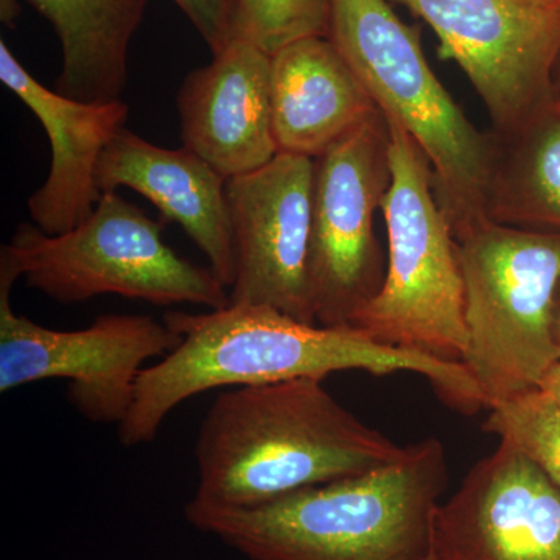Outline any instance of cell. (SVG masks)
Masks as SVG:
<instances>
[{"mask_svg":"<svg viewBox=\"0 0 560 560\" xmlns=\"http://www.w3.org/2000/svg\"><path fill=\"white\" fill-rule=\"evenodd\" d=\"M165 324L180 335L178 348L140 372L135 400L117 427L124 447L156 440L178 405L217 388H242L324 378L342 371L372 375L411 372L429 381L452 410L486 408L463 363L389 348L352 327H326L261 305H228L206 313L168 312Z\"/></svg>","mask_w":560,"mask_h":560,"instance_id":"6da1fadb","label":"cell"},{"mask_svg":"<svg viewBox=\"0 0 560 560\" xmlns=\"http://www.w3.org/2000/svg\"><path fill=\"white\" fill-rule=\"evenodd\" d=\"M447 486V452L430 436L366 474L248 510L191 499L184 517L249 560H429Z\"/></svg>","mask_w":560,"mask_h":560,"instance_id":"7a4b0ae2","label":"cell"},{"mask_svg":"<svg viewBox=\"0 0 560 560\" xmlns=\"http://www.w3.org/2000/svg\"><path fill=\"white\" fill-rule=\"evenodd\" d=\"M404 452L346 410L320 378L231 388L213 401L198 431L191 499L248 510L366 474Z\"/></svg>","mask_w":560,"mask_h":560,"instance_id":"3957f363","label":"cell"},{"mask_svg":"<svg viewBox=\"0 0 560 560\" xmlns=\"http://www.w3.org/2000/svg\"><path fill=\"white\" fill-rule=\"evenodd\" d=\"M386 119L425 151L453 234L486 217L492 140L434 75L418 28L389 0H331L329 36Z\"/></svg>","mask_w":560,"mask_h":560,"instance_id":"277c9868","label":"cell"},{"mask_svg":"<svg viewBox=\"0 0 560 560\" xmlns=\"http://www.w3.org/2000/svg\"><path fill=\"white\" fill-rule=\"evenodd\" d=\"M453 237L467 330L460 363L492 408L540 388L560 361L555 338L560 232L485 220Z\"/></svg>","mask_w":560,"mask_h":560,"instance_id":"5b68a950","label":"cell"},{"mask_svg":"<svg viewBox=\"0 0 560 560\" xmlns=\"http://www.w3.org/2000/svg\"><path fill=\"white\" fill-rule=\"evenodd\" d=\"M388 120L393 179L385 202L382 290L349 327L389 348L460 363L467 348L464 279L425 151Z\"/></svg>","mask_w":560,"mask_h":560,"instance_id":"8992f818","label":"cell"},{"mask_svg":"<svg viewBox=\"0 0 560 560\" xmlns=\"http://www.w3.org/2000/svg\"><path fill=\"white\" fill-rule=\"evenodd\" d=\"M0 271L61 304L119 294L153 305H230L215 272L179 256L162 224L117 191L103 194L90 219L65 234L20 224L0 249Z\"/></svg>","mask_w":560,"mask_h":560,"instance_id":"52a82bcc","label":"cell"},{"mask_svg":"<svg viewBox=\"0 0 560 560\" xmlns=\"http://www.w3.org/2000/svg\"><path fill=\"white\" fill-rule=\"evenodd\" d=\"M390 179L389 124L382 110L315 160L311 275L320 326L349 327L382 290L386 257L375 215Z\"/></svg>","mask_w":560,"mask_h":560,"instance_id":"ba28073f","label":"cell"},{"mask_svg":"<svg viewBox=\"0 0 560 560\" xmlns=\"http://www.w3.org/2000/svg\"><path fill=\"white\" fill-rule=\"evenodd\" d=\"M16 279L0 271V393L49 378L69 382L68 400L92 423L119 427L143 364L178 348L180 335L147 315L106 313L80 330H54L11 307Z\"/></svg>","mask_w":560,"mask_h":560,"instance_id":"9c48e42d","label":"cell"},{"mask_svg":"<svg viewBox=\"0 0 560 560\" xmlns=\"http://www.w3.org/2000/svg\"><path fill=\"white\" fill-rule=\"evenodd\" d=\"M425 21L440 55L463 69L493 131L517 127L552 98L560 0H389Z\"/></svg>","mask_w":560,"mask_h":560,"instance_id":"30bf717a","label":"cell"},{"mask_svg":"<svg viewBox=\"0 0 560 560\" xmlns=\"http://www.w3.org/2000/svg\"><path fill=\"white\" fill-rule=\"evenodd\" d=\"M315 160L278 153L267 165L228 179L234 242L232 305H261L316 323L312 291Z\"/></svg>","mask_w":560,"mask_h":560,"instance_id":"8fae6325","label":"cell"},{"mask_svg":"<svg viewBox=\"0 0 560 560\" xmlns=\"http://www.w3.org/2000/svg\"><path fill=\"white\" fill-rule=\"evenodd\" d=\"M433 560H560V490L514 444L478 460L431 533Z\"/></svg>","mask_w":560,"mask_h":560,"instance_id":"7c38bea8","label":"cell"},{"mask_svg":"<svg viewBox=\"0 0 560 560\" xmlns=\"http://www.w3.org/2000/svg\"><path fill=\"white\" fill-rule=\"evenodd\" d=\"M183 145L224 179L267 165L279 153L272 130L271 55L234 39L178 91Z\"/></svg>","mask_w":560,"mask_h":560,"instance_id":"4fadbf2b","label":"cell"},{"mask_svg":"<svg viewBox=\"0 0 560 560\" xmlns=\"http://www.w3.org/2000/svg\"><path fill=\"white\" fill-rule=\"evenodd\" d=\"M0 80L38 117L50 140L49 176L27 201L33 223L49 235L72 231L90 219L101 201L98 161L125 128L130 108L121 101H73L43 86L3 39Z\"/></svg>","mask_w":560,"mask_h":560,"instance_id":"5bb4252c","label":"cell"},{"mask_svg":"<svg viewBox=\"0 0 560 560\" xmlns=\"http://www.w3.org/2000/svg\"><path fill=\"white\" fill-rule=\"evenodd\" d=\"M226 183L187 147L164 149L127 128L110 140L97 167L102 194L127 187L153 202L165 220L183 228L208 257L210 270L231 289L235 254Z\"/></svg>","mask_w":560,"mask_h":560,"instance_id":"9a60e30c","label":"cell"},{"mask_svg":"<svg viewBox=\"0 0 560 560\" xmlns=\"http://www.w3.org/2000/svg\"><path fill=\"white\" fill-rule=\"evenodd\" d=\"M271 108L279 153L312 160L381 110L326 36L271 55Z\"/></svg>","mask_w":560,"mask_h":560,"instance_id":"2e32d148","label":"cell"},{"mask_svg":"<svg viewBox=\"0 0 560 560\" xmlns=\"http://www.w3.org/2000/svg\"><path fill=\"white\" fill-rule=\"evenodd\" d=\"M60 40L55 91L79 102L120 101L131 40L149 0H27Z\"/></svg>","mask_w":560,"mask_h":560,"instance_id":"e0dca14e","label":"cell"},{"mask_svg":"<svg viewBox=\"0 0 560 560\" xmlns=\"http://www.w3.org/2000/svg\"><path fill=\"white\" fill-rule=\"evenodd\" d=\"M486 217L493 223L560 232V105L551 98L517 127L489 131Z\"/></svg>","mask_w":560,"mask_h":560,"instance_id":"ac0fdd59","label":"cell"},{"mask_svg":"<svg viewBox=\"0 0 560 560\" xmlns=\"http://www.w3.org/2000/svg\"><path fill=\"white\" fill-rule=\"evenodd\" d=\"M482 430L514 444L560 490V408L541 388L489 408Z\"/></svg>","mask_w":560,"mask_h":560,"instance_id":"d6986e66","label":"cell"},{"mask_svg":"<svg viewBox=\"0 0 560 560\" xmlns=\"http://www.w3.org/2000/svg\"><path fill=\"white\" fill-rule=\"evenodd\" d=\"M331 0H237L235 39L276 54L294 40L329 36Z\"/></svg>","mask_w":560,"mask_h":560,"instance_id":"ffe728a7","label":"cell"},{"mask_svg":"<svg viewBox=\"0 0 560 560\" xmlns=\"http://www.w3.org/2000/svg\"><path fill=\"white\" fill-rule=\"evenodd\" d=\"M189 18L212 55L220 54L235 39L237 0H173Z\"/></svg>","mask_w":560,"mask_h":560,"instance_id":"44dd1931","label":"cell"},{"mask_svg":"<svg viewBox=\"0 0 560 560\" xmlns=\"http://www.w3.org/2000/svg\"><path fill=\"white\" fill-rule=\"evenodd\" d=\"M540 388L551 397L560 408V361L551 368L540 383Z\"/></svg>","mask_w":560,"mask_h":560,"instance_id":"7402d4cb","label":"cell"},{"mask_svg":"<svg viewBox=\"0 0 560 560\" xmlns=\"http://www.w3.org/2000/svg\"><path fill=\"white\" fill-rule=\"evenodd\" d=\"M20 13V0H0V20L3 24L13 25Z\"/></svg>","mask_w":560,"mask_h":560,"instance_id":"603a6c76","label":"cell"},{"mask_svg":"<svg viewBox=\"0 0 560 560\" xmlns=\"http://www.w3.org/2000/svg\"><path fill=\"white\" fill-rule=\"evenodd\" d=\"M551 92L552 98H555V102H558L560 105V47L558 55H556L555 65H552Z\"/></svg>","mask_w":560,"mask_h":560,"instance_id":"cb8c5ba5","label":"cell"},{"mask_svg":"<svg viewBox=\"0 0 560 560\" xmlns=\"http://www.w3.org/2000/svg\"><path fill=\"white\" fill-rule=\"evenodd\" d=\"M555 338L560 349V290L558 294V300H556L555 308Z\"/></svg>","mask_w":560,"mask_h":560,"instance_id":"d4e9b609","label":"cell"},{"mask_svg":"<svg viewBox=\"0 0 560 560\" xmlns=\"http://www.w3.org/2000/svg\"><path fill=\"white\" fill-rule=\"evenodd\" d=\"M429 560H433V559L430 558Z\"/></svg>","mask_w":560,"mask_h":560,"instance_id":"484cf974","label":"cell"}]
</instances>
